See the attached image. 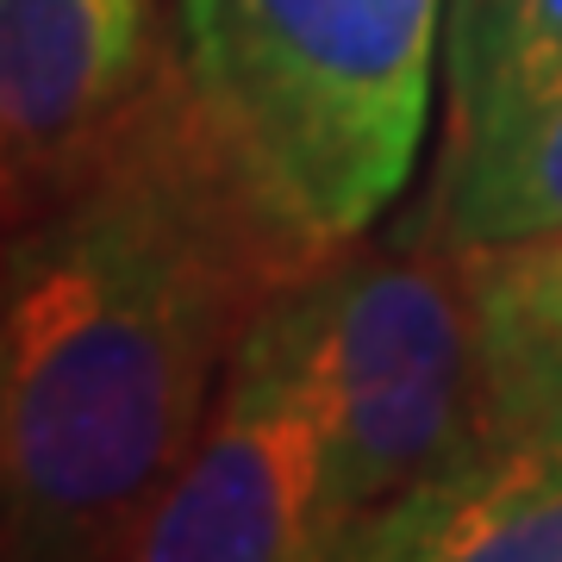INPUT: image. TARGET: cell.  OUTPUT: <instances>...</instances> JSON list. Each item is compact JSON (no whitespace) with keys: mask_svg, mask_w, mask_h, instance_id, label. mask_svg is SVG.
<instances>
[{"mask_svg":"<svg viewBox=\"0 0 562 562\" xmlns=\"http://www.w3.org/2000/svg\"><path fill=\"white\" fill-rule=\"evenodd\" d=\"M331 250L250 176L181 57L76 176L7 220L0 550L125 557L250 325Z\"/></svg>","mask_w":562,"mask_h":562,"instance_id":"obj_1","label":"cell"},{"mask_svg":"<svg viewBox=\"0 0 562 562\" xmlns=\"http://www.w3.org/2000/svg\"><path fill=\"white\" fill-rule=\"evenodd\" d=\"M450 0H176L181 57L250 176L319 244L401 201Z\"/></svg>","mask_w":562,"mask_h":562,"instance_id":"obj_2","label":"cell"},{"mask_svg":"<svg viewBox=\"0 0 562 562\" xmlns=\"http://www.w3.org/2000/svg\"><path fill=\"white\" fill-rule=\"evenodd\" d=\"M325 443L331 557L494 443L462 257L438 238L338 244L262 313Z\"/></svg>","mask_w":562,"mask_h":562,"instance_id":"obj_3","label":"cell"},{"mask_svg":"<svg viewBox=\"0 0 562 562\" xmlns=\"http://www.w3.org/2000/svg\"><path fill=\"white\" fill-rule=\"evenodd\" d=\"M325 443L301 382L250 325L225 369L194 450L144 513L125 557L138 562H301L331 557Z\"/></svg>","mask_w":562,"mask_h":562,"instance_id":"obj_4","label":"cell"},{"mask_svg":"<svg viewBox=\"0 0 562 562\" xmlns=\"http://www.w3.org/2000/svg\"><path fill=\"white\" fill-rule=\"evenodd\" d=\"M181 69L162 0H0L7 220L69 181Z\"/></svg>","mask_w":562,"mask_h":562,"instance_id":"obj_5","label":"cell"},{"mask_svg":"<svg viewBox=\"0 0 562 562\" xmlns=\"http://www.w3.org/2000/svg\"><path fill=\"white\" fill-rule=\"evenodd\" d=\"M350 562H562V443L494 438L457 475L387 506Z\"/></svg>","mask_w":562,"mask_h":562,"instance_id":"obj_6","label":"cell"},{"mask_svg":"<svg viewBox=\"0 0 562 562\" xmlns=\"http://www.w3.org/2000/svg\"><path fill=\"white\" fill-rule=\"evenodd\" d=\"M425 238L443 250L562 244V88L443 138Z\"/></svg>","mask_w":562,"mask_h":562,"instance_id":"obj_7","label":"cell"},{"mask_svg":"<svg viewBox=\"0 0 562 562\" xmlns=\"http://www.w3.org/2000/svg\"><path fill=\"white\" fill-rule=\"evenodd\" d=\"M482 331L494 438L562 443V244L457 250Z\"/></svg>","mask_w":562,"mask_h":562,"instance_id":"obj_8","label":"cell"},{"mask_svg":"<svg viewBox=\"0 0 562 562\" xmlns=\"http://www.w3.org/2000/svg\"><path fill=\"white\" fill-rule=\"evenodd\" d=\"M562 88V0L443 7V138Z\"/></svg>","mask_w":562,"mask_h":562,"instance_id":"obj_9","label":"cell"}]
</instances>
